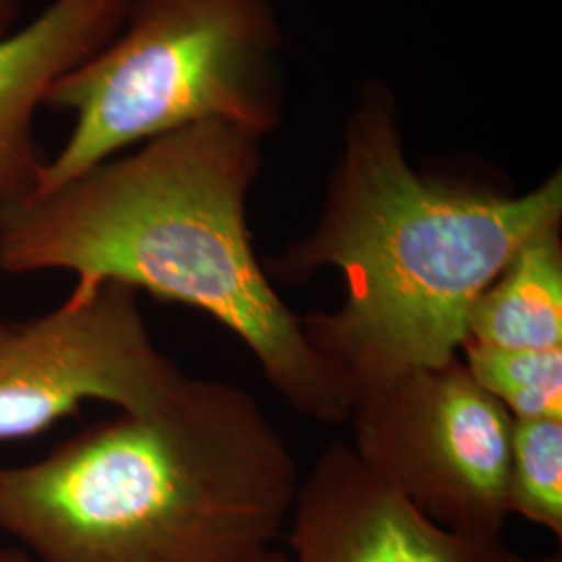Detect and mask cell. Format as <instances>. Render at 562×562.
Segmentation results:
<instances>
[{
	"instance_id": "14",
	"label": "cell",
	"mask_w": 562,
	"mask_h": 562,
	"mask_svg": "<svg viewBox=\"0 0 562 562\" xmlns=\"http://www.w3.org/2000/svg\"><path fill=\"white\" fill-rule=\"evenodd\" d=\"M257 562H290L288 552H283L280 548H271L267 554H262L261 559Z\"/></svg>"
},
{
	"instance_id": "4",
	"label": "cell",
	"mask_w": 562,
	"mask_h": 562,
	"mask_svg": "<svg viewBox=\"0 0 562 562\" xmlns=\"http://www.w3.org/2000/svg\"><path fill=\"white\" fill-rule=\"evenodd\" d=\"M283 94L271 0H132L120 32L48 92L44 109L76 121L34 194L204 121L265 138L283 117Z\"/></svg>"
},
{
	"instance_id": "9",
	"label": "cell",
	"mask_w": 562,
	"mask_h": 562,
	"mask_svg": "<svg viewBox=\"0 0 562 562\" xmlns=\"http://www.w3.org/2000/svg\"><path fill=\"white\" fill-rule=\"evenodd\" d=\"M561 227L546 225L504 265L473 302L464 341L508 350L562 348Z\"/></svg>"
},
{
	"instance_id": "12",
	"label": "cell",
	"mask_w": 562,
	"mask_h": 562,
	"mask_svg": "<svg viewBox=\"0 0 562 562\" xmlns=\"http://www.w3.org/2000/svg\"><path fill=\"white\" fill-rule=\"evenodd\" d=\"M21 15V0H0V38L18 30Z\"/></svg>"
},
{
	"instance_id": "6",
	"label": "cell",
	"mask_w": 562,
	"mask_h": 562,
	"mask_svg": "<svg viewBox=\"0 0 562 562\" xmlns=\"http://www.w3.org/2000/svg\"><path fill=\"white\" fill-rule=\"evenodd\" d=\"M186 380L153 341L138 292L117 281L74 288L44 315L0 317V442L36 438L86 402L148 413Z\"/></svg>"
},
{
	"instance_id": "2",
	"label": "cell",
	"mask_w": 562,
	"mask_h": 562,
	"mask_svg": "<svg viewBox=\"0 0 562 562\" xmlns=\"http://www.w3.org/2000/svg\"><path fill=\"white\" fill-rule=\"evenodd\" d=\"M259 136L204 121L144 142L55 190L0 202V269L69 271L199 308L244 341L267 383L311 422L348 401L262 267L246 222Z\"/></svg>"
},
{
	"instance_id": "3",
	"label": "cell",
	"mask_w": 562,
	"mask_h": 562,
	"mask_svg": "<svg viewBox=\"0 0 562 562\" xmlns=\"http://www.w3.org/2000/svg\"><path fill=\"white\" fill-rule=\"evenodd\" d=\"M299 483L252 394L188 378L148 413L0 464V531L34 562H257L283 536Z\"/></svg>"
},
{
	"instance_id": "5",
	"label": "cell",
	"mask_w": 562,
	"mask_h": 562,
	"mask_svg": "<svg viewBox=\"0 0 562 562\" xmlns=\"http://www.w3.org/2000/svg\"><path fill=\"white\" fill-rule=\"evenodd\" d=\"M348 423L361 461L425 517L462 533H504L513 417L461 357L357 396Z\"/></svg>"
},
{
	"instance_id": "7",
	"label": "cell",
	"mask_w": 562,
	"mask_h": 562,
	"mask_svg": "<svg viewBox=\"0 0 562 562\" xmlns=\"http://www.w3.org/2000/svg\"><path fill=\"white\" fill-rule=\"evenodd\" d=\"M290 562H525L504 533H462L425 517L350 443L323 448L285 527Z\"/></svg>"
},
{
	"instance_id": "15",
	"label": "cell",
	"mask_w": 562,
	"mask_h": 562,
	"mask_svg": "<svg viewBox=\"0 0 562 562\" xmlns=\"http://www.w3.org/2000/svg\"><path fill=\"white\" fill-rule=\"evenodd\" d=\"M525 562H562V552L561 550H557V552H548V554L536 557V559H527Z\"/></svg>"
},
{
	"instance_id": "8",
	"label": "cell",
	"mask_w": 562,
	"mask_h": 562,
	"mask_svg": "<svg viewBox=\"0 0 562 562\" xmlns=\"http://www.w3.org/2000/svg\"><path fill=\"white\" fill-rule=\"evenodd\" d=\"M132 0H53L0 38V202L36 192L48 161L34 134L53 86L120 32Z\"/></svg>"
},
{
	"instance_id": "10",
	"label": "cell",
	"mask_w": 562,
	"mask_h": 562,
	"mask_svg": "<svg viewBox=\"0 0 562 562\" xmlns=\"http://www.w3.org/2000/svg\"><path fill=\"white\" fill-rule=\"evenodd\" d=\"M462 362L513 419H562V348L508 350L464 341Z\"/></svg>"
},
{
	"instance_id": "1",
	"label": "cell",
	"mask_w": 562,
	"mask_h": 562,
	"mask_svg": "<svg viewBox=\"0 0 562 562\" xmlns=\"http://www.w3.org/2000/svg\"><path fill=\"white\" fill-rule=\"evenodd\" d=\"M562 223V171L522 194L415 169L401 111L362 83L315 227L271 261L281 281L338 269V311L301 315L308 346L344 398L459 357L473 302L546 225Z\"/></svg>"
},
{
	"instance_id": "13",
	"label": "cell",
	"mask_w": 562,
	"mask_h": 562,
	"mask_svg": "<svg viewBox=\"0 0 562 562\" xmlns=\"http://www.w3.org/2000/svg\"><path fill=\"white\" fill-rule=\"evenodd\" d=\"M0 562H34L27 552L21 548H2L0 550Z\"/></svg>"
},
{
	"instance_id": "11",
	"label": "cell",
	"mask_w": 562,
	"mask_h": 562,
	"mask_svg": "<svg viewBox=\"0 0 562 562\" xmlns=\"http://www.w3.org/2000/svg\"><path fill=\"white\" fill-rule=\"evenodd\" d=\"M508 515H521L562 540V419H513Z\"/></svg>"
}]
</instances>
